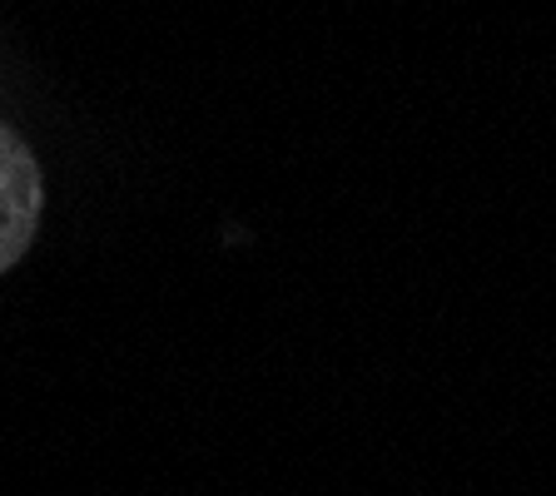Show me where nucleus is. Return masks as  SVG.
<instances>
[{
    "label": "nucleus",
    "mask_w": 556,
    "mask_h": 496,
    "mask_svg": "<svg viewBox=\"0 0 556 496\" xmlns=\"http://www.w3.org/2000/svg\"><path fill=\"white\" fill-rule=\"evenodd\" d=\"M46 208V179L30 144L0 125V274L30 249Z\"/></svg>",
    "instance_id": "f257e3e1"
}]
</instances>
